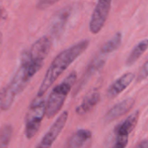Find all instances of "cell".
I'll return each mask as SVG.
<instances>
[{
  "label": "cell",
  "mask_w": 148,
  "mask_h": 148,
  "mask_svg": "<svg viewBox=\"0 0 148 148\" xmlns=\"http://www.w3.org/2000/svg\"><path fill=\"white\" fill-rule=\"evenodd\" d=\"M92 137L90 131L86 129H80L75 133L69 140L68 147L70 148H79L83 147Z\"/></svg>",
  "instance_id": "obj_12"
},
{
  "label": "cell",
  "mask_w": 148,
  "mask_h": 148,
  "mask_svg": "<svg viewBox=\"0 0 148 148\" xmlns=\"http://www.w3.org/2000/svg\"><path fill=\"white\" fill-rule=\"evenodd\" d=\"M13 129L10 125H4L0 130V147H7L12 137Z\"/></svg>",
  "instance_id": "obj_16"
},
{
  "label": "cell",
  "mask_w": 148,
  "mask_h": 148,
  "mask_svg": "<svg viewBox=\"0 0 148 148\" xmlns=\"http://www.w3.org/2000/svg\"><path fill=\"white\" fill-rule=\"evenodd\" d=\"M45 114L46 102L42 96L37 95V97L32 101L27 114L25 122V135L28 139H31L36 134Z\"/></svg>",
  "instance_id": "obj_4"
},
{
  "label": "cell",
  "mask_w": 148,
  "mask_h": 148,
  "mask_svg": "<svg viewBox=\"0 0 148 148\" xmlns=\"http://www.w3.org/2000/svg\"><path fill=\"white\" fill-rule=\"evenodd\" d=\"M42 65L32 60L29 54L26 53L23 56L21 64L16 72L13 79L4 88V93L2 101V109L7 110L12 105L15 98L23 92L27 84L32 77L38 72Z\"/></svg>",
  "instance_id": "obj_1"
},
{
  "label": "cell",
  "mask_w": 148,
  "mask_h": 148,
  "mask_svg": "<svg viewBox=\"0 0 148 148\" xmlns=\"http://www.w3.org/2000/svg\"><path fill=\"white\" fill-rule=\"evenodd\" d=\"M68 117H69L68 112L67 111L63 112L57 118V120L55 121V123L51 126V127L46 133V134L43 136L41 142L37 145V147H50L53 145V143L56 141L57 137L59 136L62 130L63 129V127H64V126H65V124L67 122Z\"/></svg>",
  "instance_id": "obj_6"
},
{
  "label": "cell",
  "mask_w": 148,
  "mask_h": 148,
  "mask_svg": "<svg viewBox=\"0 0 148 148\" xmlns=\"http://www.w3.org/2000/svg\"><path fill=\"white\" fill-rule=\"evenodd\" d=\"M137 147L140 148H148V140L141 141V142H140Z\"/></svg>",
  "instance_id": "obj_19"
},
{
  "label": "cell",
  "mask_w": 148,
  "mask_h": 148,
  "mask_svg": "<svg viewBox=\"0 0 148 148\" xmlns=\"http://www.w3.org/2000/svg\"><path fill=\"white\" fill-rule=\"evenodd\" d=\"M111 2L112 0H98L89 23V29L93 34L99 33L103 28L109 14Z\"/></svg>",
  "instance_id": "obj_5"
},
{
  "label": "cell",
  "mask_w": 148,
  "mask_h": 148,
  "mask_svg": "<svg viewBox=\"0 0 148 148\" xmlns=\"http://www.w3.org/2000/svg\"><path fill=\"white\" fill-rule=\"evenodd\" d=\"M1 13H2V10H1V8H0V16H1Z\"/></svg>",
  "instance_id": "obj_22"
},
{
  "label": "cell",
  "mask_w": 148,
  "mask_h": 148,
  "mask_svg": "<svg viewBox=\"0 0 148 148\" xmlns=\"http://www.w3.org/2000/svg\"><path fill=\"white\" fill-rule=\"evenodd\" d=\"M3 93H4V88H0V110L2 109V101H3Z\"/></svg>",
  "instance_id": "obj_20"
},
{
  "label": "cell",
  "mask_w": 148,
  "mask_h": 148,
  "mask_svg": "<svg viewBox=\"0 0 148 148\" xmlns=\"http://www.w3.org/2000/svg\"><path fill=\"white\" fill-rule=\"evenodd\" d=\"M134 99L133 98H128L124 100L123 101L114 105L105 115L104 120L106 122H111L116 119H118L119 117L126 114L127 113H128L132 108L134 105Z\"/></svg>",
  "instance_id": "obj_9"
},
{
  "label": "cell",
  "mask_w": 148,
  "mask_h": 148,
  "mask_svg": "<svg viewBox=\"0 0 148 148\" xmlns=\"http://www.w3.org/2000/svg\"><path fill=\"white\" fill-rule=\"evenodd\" d=\"M148 76V61L144 64V66L140 69L138 75V81H142Z\"/></svg>",
  "instance_id": "obj_17"
},
{
  "label": "cell",
  "mask_w": 148,
  "mask_h": 148,
  "mask_svg": "<svg viewBox=\"0 0 148 148\" xmlns=\"http://www.w3.org/2000/svg\"><path fill=\"white\" fill-rule=\"evenodd\" d=\"M76 79V73L72 72L64 79L63 82H62L60 84H58L56 87L53 88L46 103L45 115L48 118L51 119L55 117L57 114V113L61 110L69 91L75 83Z\"/></svg>",
  "instance_id": "obj_3"
},
{
  "label": "cell",
  "mask_w": 148,
  "mask_h": 148,
  "mask_svg": "<svg viewBox=\"0 0 148 148\" xmlns=\"http://www.w3.org/2000/svg\"><path fill=\"white\" fill-rule=\"evenodd\" d=\"M56 1H58V0H40L38 3V8L45 9V8L52 5L53 3H55Z\"/></svg>",
  "instance_id": "obj_18"
},
{
  "label": "cell",
  "mask_w": 148,
  "mask_h": 148,
  "mask_svg": "<svg viewBox=\"0 0 148 148\" xmlns=\"http://www.w3.org/2000/svg\"><path fill=\"white\" fill-rule=\"evenodd\" d=\"M134 73H127L120 77L117 81H115L108 89L107 95L109 98H114L118 96L122 91H124L134 81Z\"/></svg>",
  "instance_id": "obj_10"
},
{
  "label": "cell",
  "mask_w": 148,
  "mask_h": 148,
  "mask_svg": "<svg viewBox=\"0 0 148 148\" xmlns=\"http://www.w3.org/2000/svg\"><path fill=\"white\" fill-rule=\"evenodd\" d=\"M89 41L83 40L70 48L62 51L52 62L50 67L47 70L44 79L40 86L38 96H43L46 91L53 85L58 77L69 67V65L76 60L88 47Z\"/></svg>",
  "instance_id": "obj_2"
},
{
  "label": "cell",
  "mask_w": 148,
  "mask_h": 148,
  "mask_svg": "<svg viewBox=\"0 0 148 148\" xmlns=\"http://www.w3.org/2000/svg\"><path fill=\"white\" fill-rule=\"evenodd\" d=\"M51 38L49 36H42L38 39L28 52L29 57L35 62L42 64L51 48Z\"/></svg>",
  "instance_id": "obj_7"
},
{
  "label": "cell",
  "mask_w": 148,
  "mask_h": 148,
  "mask_svg": "<svg viewBox=\"0 0 148 148\" xmlns=\"http://www.w3.org/2000/svg\"><path fill=\"white\" fill-rule=\"evenodd\" d=\"M69 15H70V8L66 7L62 9L54 16L49 24V32L53 36L58 37L62 35L69 20Z\"/></svg>",
  "instance_id": "obj_8"
},
{
  "label": "cell",
  "mask_w": 148,
  "mask_h": 148,
  "mask_svg": "<svg viewBox=\"0 0 148 148\" xmlns=\"http://www.w3.org/2000/svg\"><path fill=\"white\" fill-rule=\"evenodd\" d=\"M148 48V39H145L141 42H140L137 46L132 50L130 55L128 56L127 61H126V65L131 66L133 65L135 62L138 61V59L145 53V51Z\"/></svg>",
  "instance_id": "obj_14"
},
{
  "label": "cell",
  "mask_w": 148,
  "mask_h": 148,
  "mask_svg": "<svg viewBox=\"0 0 148 148\" xmlns=\"http://www.w3.org/2000/svg\"><path fill=\"white\" fill-rule=\"evenodd\" d=\"M100 101V94L98 92H94L88 95L83 101L82 102L81 105L78 106L76 108V113L80 115L87 114L88 111H90Z\"/></svg>",
  "instance_id": "obj_13"
},
{
  "label": "cell",
  "mask_w": 148,
  "mask_h": 148,
  "mask_svg": "<svg viewBox=\"0 0 148 148\" xmlns=\"http://www.w3.org/2000/svg\"><path fill=\"white\" fill-rule=\"evenodd\" d=\"M121 40H122L121 33L115 34L109 41H108L106 43H104V45L101 49V53L106 55V54L114 52L120 47V45L121 43Z\"/></svg>",
  "instance_id": "obj_15"
},
{
  "label": "cell",
  "mask_w": 148,
  "mask_h": 148,
  "mask_svg": "<svg viewBox=\"0 0 148 148\" xmlns=\"http://www.w3.org/2000/svg\"><path fill=\"white\" fill-rule=\"evenodd\" d=\"M1 39H2V35H1V33H0V42H1Z\"/></svg>",
  "instance_id": "obj_21"
},
{
  "label": "cell",
  "mask_w": 148,
  "mask_h": 148,
  "mask_svg": "<svg viewBox=\"0 0 148 148\" xmlns=\"http://www.w3.org/2000/svg\"><path fill=\"white\" fill-rule=\"evenodd\" d=\"M139 120V111L130 115L123 123L116 128L117 137H128V134L134 129Z\"/></svg>",
  "instance_id": "obj_11"
}]
</instances>
